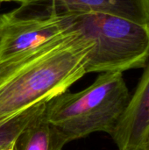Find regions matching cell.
<instances>
[{
	"instance_id": "obj_1",
	"label": "cell",
	"mask_w": 149,
	"mask_h": 150,
	"mask_svg": "<svg viewBox=\"0 0 149 150\" xmlns=\"http://www.w3.org/2000/svg\"><path fill=\"white\" fill-rule=\"evenodd\" d=\"M93 42L75 29L0 72V121L47 103L86 75Z\"/></svg>"
},
{
	"instance_id": "obj_2",
	"label": "cell",
	"mask_w": 149,
	"mask_h": 150,
	"mask_svg": "<svg viewBox=\"0 0 149 150\" xmlns=\"http://www.w3.org/2000/svg\"><path fill=\"white\" fill-rule=\"evenodd\" d=\"M129 99L123 73H100L88 88L49 100L45 114L70 142L97 132L111 135Z\"/></svg>"
},
{
	"instance_id": "obj_3",
	"label": "cell",
	"mask_w": 149,
	"mask_h": 150,
	"mask_svg": "<svg viewBox=\"0 0 149 150\" xmlns=\"http://www.w3.org/2000/svg\"><path fill=\"white\" fill-rule=\"evenodd\" d=\"M73 26L93 42L86 73L144 68L149 60V25L102 13L76 14Z\"/></svg>"
},
{
	"instance_id": "obj_4",
	"label": "cell",
	"mask_w": 149,
	"mask_h": 150,
	"mask_svg": "<svg viewBox=\"0 0 149 150\" xmlns=\"http://www.w3.org/2000/svg\"><path fill=\"white\" fill-rule=\"evenodd\" d=\"M74 17L26 14L16 10L4 14L0 33V72L75 30Z\"/></svg>"
},
{
	"instance_id": "obj_5",
	"label": "cell",
	"mask_w": 149,
	"mask_h": 150,
	"mask_svg": "<svg viewBox=\"0 0 149 150\" xmlns=\"http://www.w3.org/2000/svg\"><path fill=\"white\" fill-rule=\"evenodd\" d=\"M16 11L45 16L102 13L149 25V0H30Z\"/></svg>"
},
{
	"instance_id": "obj_6",
	"label": "cell",
	"mask_w": 149,
	"mask_h": 150,
	"mask_svg": "<svg viewBox=\"0 0 149 150\" xmlns=\"http://www.w3.org/2000/svg\"><path fill=\"white\" fill-rule=\"evenodd\" d=\"M149 133V60L111 136L119 150H141Z\"/></svg>"
},
{
	"instance_id": "obj_7",
	"label": "cell",
	"mask_w": 149,
	"mask_h": 150,
	"mask_svg": "<svg viewBox=\"0 0 149 150\" xmlns=\"http://www.w3.org/2000/svg\"><path fill=\"white\" fill-rule=\"evenodd\" d=\"M69 142L68 137L48 120L44 111L18 135L13 150H62Z\"/></svg>"
},
{
	"instance_id": "obj_8",
	"label": "cell",
	"mask_w": 149,
	"mask_h": 150,
	"mask_svg": "<svg viewBox=\"0 0 149 150\" xmlns=\"http://www.w3.org/2000/svg\"><path fill=\"white\" fill-rule=\"evenodd\" d=\"M46 105L47 103L33 105L12 118L0 121V150L12 149L18 135L32 120L45 111Z\"/></svg>"
},
{
	"instance_id": "obj_9",
	"label": "cell",
	"mask_w": 149,
	"mask_h": 150,
	"mask_svg": "<svg viewBox=\"0 0 149 150\" xmlns=\"http://www.w3.org/2000/svg\"><path fill=\"white\" fill-rule=\"evenodd\" d=\"M141 150H149V133L145 140V142H144L142 148H141Z\"/></svg>"
},
{
	"instance_id": "obj_10",
	"label": "cell",
	"mask_w": 149,
	"mask_h": 150,
	"mask_svg": "<svg viewBox=\"0 0 149 150\" xmlns=\"http://www.w3.org/2000/svg\"><path fill=\"white\" fill-rule=\"evenodd\" d=\"M30 0H0V2H16V3H19L20 5L26 4L27 2H29Z\"/></svg>"
},
{
	"instance_id": "obj_11",
	"label": "cell",
	"mask_w": 149,
	"mask_h": 150,
	"mask_svg": "<svg viewBox=\"0 0 149 150\" xmlns=\"http://www.w3.org/2000/svg\"><path fill=\"white\" fill-rule=\"evenodd\" d=\"M3 23H4V14L0 13V33H1V29H2Z\"/></svg>"
},
{
	"instance_id": "obj_12",
	"label": "cell",
	"mask_w": 149,
	"mask_h": 150,
	"mask_svg": "<svg viewBox=\"0 0 149 150\" xmlns=\"http://www.w3.org/2000/svg\"><path fill=\"white\" fill-rule=\"evenodd\" d=\"M9 150H13V149H9Z\"/></svg>"
}]
</instances>
